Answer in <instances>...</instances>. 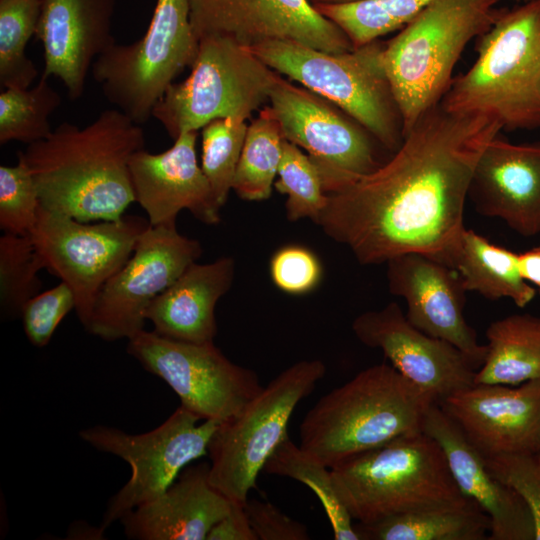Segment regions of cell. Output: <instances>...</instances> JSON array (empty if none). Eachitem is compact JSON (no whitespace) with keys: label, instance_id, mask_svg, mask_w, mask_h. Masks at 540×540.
I'll use <instances>...</instances> for the list:
<instances>
[{"label":"cell","instance_id":"obj_8","mask_svg":"<svg viewBox=\"0 0 540 540\" xmlns=\"http://www.w3.org/2000/svg\"><path fill=\"white\" fill-rule=\"evenodd\" d=\"M325 373L319 359L298 361L263 386L239 413L219 424L208 447L209 479L229 500L244 505L265 463L288 435L297 405Z\"/></svg>","mask_w":540,"mask_h":540},{"label":"cell","instance_id":"obj_4","mask_svg":"<svg viewBox=\"0 0 540 540\" xmlns=\"http://www.w3.org/2000/svg\"><path fill=\"white\" fill-rule=\"evenodd\" d=\"M479 38L476 61L453 78L440 105L505 130L540 128V0L501 9Z\"/></svg>","mask_w":540,"mask_h":540},{"label":"cell","instance_id":"obj_28","mask_svg":"<svg viewBox=\"0 0 540 540\" xmlns=\"http://www.w3.org/2000/svg\"><path fill=\"white\" fill-rule=\"evenodd\" d=\"M354 526L361 540H488L492 522L478 504L472 503Z\"/></svg>","mask_w":540,"mask_h":540},{"label":"cell","instance_id":"obj_41","mask_svg":"<svg viewBox=\"0 0 540 540\" xmlns=\"http://www.w3.org/2000/svg\"><path fill=\"white\" fill-rule=\"evenodd\" d=\"M257 540H308L307 527L283 513L269 501L247 499L244 503Z\"/></svg>","mask_w":540,"mask_h":540},{"label":"cell","instance_id":"obj_32","mask_svg":"<svg viewBox=\"0 0 540 540\" xmlns=\"http://www.w3.org/2000/svg\"><path fill=\"white\" fill-rule=\"evenodd\" d=\"M60 94L41 76L28 88H6L0 94V144H32L52 133L50 115L60 106Z\"/></svg>","mask_w":540,"mask_h":540},{"label":"cell","instance_id":"obj_17","mask_svg":"<svg viewBox=\"0 0 540 540\" xmlns=\"http://www.w3.org/2000/svg\"><path fill=\"white\" fill-rule=\"evenodd\" d=\"M352 330L362 344L380 349L399 373L437 404L475 384L476 369L467 356L413 326L396 302L358 315Z\"/></svg>","mask_w":540,"mask_h":540},{"label":"cell","instance_id":"obj_14","mask_svg":"<svg viewBox=\"0 0 540 540\" xmlns=\"http://www.w3.org/2000/svg\"><path fill=\"white\" fill-rule=\"evenodd\" d=\"M270 107L285 140L304 149L317 166L327 193L376 170L378 141L330 100L276 72ZM379 144V143H378Z\"/></svg>","mask_w":540,"mask_h":540},{"label":"cell","instance_id":"obj_38","mask_svg":"<svg viewBox=\"0 0 540 540\" xmlns=\"http://www.w3.org/2000/svg\"><path fill=\"white\" fill-rule=\"evenodd\" d=\"M75 302L73 290L64 281L29 299L19 316L29 342L46 346L64 317L75 309Z\"/></svg>","mask_w":540,"mask_h":540},{"label":"cell","instance_id":"obj_11","mask_svg":"<svg viewBox=\"0 0 540 540\" xmlns=\"http://www.w3.org/2000/svg\"><path fill=\"white\" fill-rule=\"evenodd\" d=\"M180 405L162 424L145 433L95 425L79 432L93 448L128 463L131 476L113 495L104 512L101 530L126 513L163 493L194 460L207 455L213 434L221 422L203 420Z\"/></svg>","mask_w":540,"mask_h":540},{"label":"cell","instance_id":"obj_21","mask_svg":"<svg viewBox=\"0 0 540 540\" xmlns=\"http://www.w3.org/2000/svg\"><path fill=\"white\" fill-rule=\"evenodd\" d=\"M116 0H41L35 37L43 47L45 78L56 77L72 101L85 91L96 58L115 43Z\"/></svg>","mask_w":540,"mask_h":540},{"label":"cell","instance_id":"obj_42","mask_svg":"<svg viewBox=\"0 0 540 540\" xmlns=\"http://www.w3.org/2000/svg\"><path fill=\"white\" fill-rule=\"evenodd\" d=\"M206 540H257L244 505L234 503L231 511L211 528Z\"/></svg>","mask_w":540,"mask_h":540},{"label":"cell","instance_id":"obj_5","mask_svg":"<svg viewBox=\"0 0 540 540\" xmlns=\"http://www.w3.org/2000/svg\"><path fill=\"white\" fill-rule=\"evenodd\" d=\"M331 473L352 519L364 525L475 503L456 485L441 446L423 431L350 457Z\"/></svg>","mask_w":540,"mask_h":540},{"label":"cell","instance_id":"obj_20","mask_svg":"<svg viewBox=\"0 0 540 540\" xmlns=\"http://www.w3.org/2000/svg\"><path fill=\"white\" fill-rule=\"evenodd\" d=\"M197 137L198 131L185 132L164 152L142 149L131 157L135 202L144 209L151 226L176 221L182 210L208 225L220 222V208L197 160Z\"/></svg>","mask_w":540,"mask_h":540},{"label":"cell","instance_id":"obj_18","mask_svg":"<svg viewBox=\"0 0 540 540\" xmlns=\"http://www.w3.org/2000/svg\"><path fill=\"white\" fill-rule=\"evenodd\" d=\"M386 264L389 291L405 300L408 321L453 344L479 369L487 346L478 343L476 331L465 319L467 290L458 271L415 252L393 257Z\"/></svg>","mask_w":540,"mask_h":540},{"label":"cell","instance_id":"obj_19","mask_svg":"<svg viewBox=\"0 0 540 540\" xmlns=\"http://www.w3.org/2000/svg\"><path fill=\"white\" fill-rule=\"evenodd\" d=\"M438 405L484 456L540 452V379L474 384Z\"/></svg>","mask_w":540,"mask_h":540},{"label":"cell","instance_id":"obj_12","mask_svg":"<svg viewBox=\"0 0 540 540\" xmlns=\"http://www.w3.org/2000/svg\"><path fill=\"white\" fill-rule=\"evenodd\" d=\"M149 226L148 220L135 215L81 222L40 205L29 237L45 269L73 290L75 311L85 329L100 290L128 261Z\"/></svg>","mask_w":540,"mask_h":540},{"label":"cell","instance_id":"obj_15","mask_svg":"<svg viewBox=\"0 0 540 540\" xmlns=\"http://www.w3.org/2000/svg\"><path fill=\"white\" fill-rule=\"evenodd\" d=\"M201 254L200 242L180 234L176 221L150 225L100 290L86 330L105 341L128 340L144 330L149 305Z\"/></svg>","mask_w":540,"mask_h":540},{"label":"cell","instance_id":"obj_1","mask_svg":"<svg viewBox=\"0 0 540 540\" xmlns=\"http://www.w3.org/2000/svg\"><path fill=\"white\" fill-rule=\"evenodd\" d=\"M501 130L491 118L433 107L387 162L327 193L316 223L363 265L415 252L449 266L475 166Z\"/></svg>","mask_w":540,"mask_h":540},{"label":"cell","instance_id":"obj_6","mask_svg":"<svg viewBox=\"0 0 540 540\" xmlns=\"http://www.w3.org/2000/svg\"><path fill=\"white\" fill-rule=\"evenodd\" d=\"M499 0H431L385 42L382 60L404 125V135L440 104L466 45L496 21Z\"/></svg>","mask_w":540,"mask_h":540},{"label":"cell","instance_id":"obj_30","mask_svg":"<svg viewBox=\"0 0 540 540\" xmlns=\"http://www.w3.org/2000/svg\"><path fill=\"white\" fill-rule=\"evenodd\" d=\"M263 472L289 477L309 487L320 500L336 540H361L352 517L341 501L331 473L317 458L287 435L271 454Z\"/></svg>","mask_w":540,"mask_h":540},{"label":"cell","instance_id":"obj_22","mask_svg":"<svg viewBox=\"0 0 540 540\" xmlns=\"http://www.w3.org/2000/svg\"><path fill=\"white\" fill-rule=\"evenodd\" d=\"M468 198L483 216L524 237L540 233V141L514 144L496 135L483 150Z\"/></svg>","mask_w":540,"mask_h":540},{"label":"cell","instance_id":"obj_43","mask_svg":"<svg viewBox=\"0 0 540 540\" xmlns=\"http://www.w3.org/2000/svg\"><path fill=\"white\" fill-rule=\"evenodd\" d=\"M518 266L523 279L534 284L540 295V245L518 253Z\"/></svg>","mask_w":540,"mask_h":540},{"label":"cell","instance_id":"obj_45","mask_svg":"<svg viewBox=\"0 0 540 540\" xmlns=\"http://www.w3.org/2000/svg\"><path fill=\"white\" fill-rule=\"evenodd\" d=\"M538 457H539V460H540V452L538 453Z\"/></svg>","mask_w":540,"mask_h":540},{"label":"cell","instance_id":"obj_35","mask_svg":"<svg viewBox=\"0 0 540 540\" xmlns=\"http://www.w3.org/2000/svg\"><path fill=\"white\" fill-rule=\"evenodd\" d=\"M247 128L246 120L238 117L218 118L202 128L200 165L220 209L232 190Z\"/></svg>","mask_w":540,"mask_h":540},{"label":"cell","instance_id":"obj_25","mask_svg":"<svg viewBox=\"0 0 540 540\" xmlns=\"http://www.w3.org/2000/svg\"><path fill=\"white\" fill-rule=\"evenodd\" d=\"M235 261L220 257L205 264L194 262L149 305L146 320L163 337L192 343L214 342L215 307L232 286Z\"/></svg>","mask_w":540,"mask_h":540},{"label":"cell","instance_id":"obj_37","mask_svg":"<svg viewBox=\"0 0 540 540\" xmlns=\"http://www.w3.org/2000/svg\"><path fill=\"white\" fill-rule=\"evenodd\" d=\"M40 207L38 190L25 162L0 166V228L7 234L29 236Z\"/></svg>","mask_w":540,"mask_h":540},{"label":"cell","instance_id":"obj_29","mask_svg":"<svg viewBox=\"0 0 540 540\" xmlns=\"http://www.w3.org/2000/svg\"><path fill=\"white\" fill-rule=\"evenodd\" d=\"M283 134L272 108L265 107L248 125L232 190L243 200L271 196L282 157Z\"/></svg>","mask_w":540,"mask_h":540},{"label":"cell","instance_id":"obj_31","mask_svg":"<svg viewBox=\"0 0 540 540\" xmlns=\"http://www.w3.org/2000/svg\"><path fill=\"white\" fill-rule=\"evenodd\" d=\"M431 0H360L338 5H313L335 23L354 48H359L410 23Z\"/></svg>","mask_w":540,"mask_h":540},{"label":"cell","instance_id":"obj_40","mask_svg":"<svg viewBox=\"0 0 540 540\" xmlns=\"http://www.w3.org/2000/svg\"><path fill=\"white\" fill-rule=\"evenodd\" d=\"M269 272L275 286L291 295L312 291L322 278L318 257L301 245L279 248L270 259Z\"/></svg>","mask_w":540,"mask_h":540},{"label":"cell","instance_id":"obj_9","mask_svg":"<svg viewBox=\"0 0 540 540\" xmlns=\"http://www.w3.org/2000/svg\"><path fill=\"white\" fill-rule=\"evenodd\" d=\"M198 49L188 0H157L145 34L130 44L113 43L91 73L107 101L143 125L176 77L193 66Z\"/></svg>","mask_w":540,"mask_h":540},{"label":"cell","instance_id":"obj_13","mask_svg":"<svg viewBox=\"0 0 540 540\" xmlns=\"http://www.w3.org/2000/svg\"><path fill=\"white\" fill-rule=\"evenodd\" d=\"M127 352L201 420L233 417L263 388L255 371L233 363L214 342L178 341L144 329L128 339Z\"/></svg>","mask_w":540,"mask_h":540},{"label":"cell","instance_id":"obj_23","mask_svg":"<svg viewBox=\"0 0 540 540\" xmlns=\"http://www.w3.org/2000/svg\"><path fill=\"white\" fill-rule=\"evenodd\" d=\"M422 431L441 446L461 493L490 517L488 540H535L532 514L521 497L488 469L483 454L437 404L426 412Z\"/></svg>","mask_w":540,"mask_h":540},{"label":"cell","instance_id":"obj_2","mask_svg":"<svg viewBox=\"0 0 540 540\" xmlns=\"http://www.w3.org/2000/svg\"><path fill=\"white\" fill-rule=\"evenodd\" d=\"M144 145L141 125L113 108L84 128L59 124L18 157L32 174L43 208L81 222L115 221L135 202L129 163Z\"/></svg>","mask_w":540,"mask_h":540},{"label":"cell","instance_id":"obj_34","mask_svg":"<svg viewBox=\"0 0 540 540\" xmlns=\"http://www.w3.org/2000/svg\"><path fill=\"white\" fill-rule=\"evenodd\" d=\"M44 262L29 236L5 233L0 238V308L4 318L20 316L22 307L39 293Z\"/></svg>","mask_w":540,"mask_h":540},{"label":"cell","instance_id":"obj_27","mask_svg":"<svg viewBox=\"0 0 540 540\" xmlns=\"http://www.w3.org/2000/svg\"><path fill=\"white\" fill-rule=\"evenodd\" d=\"M475 384L519 385L540 379V317L513 314L492 322Z\"/></svg>","mask_w":540,"mask_h":540},{"label":"cell","instance_id":"obj_7","mask_svg":"<svg viewBox=\"0 0 540 540\" xmlns=\"http://www.w3.org/2000/svg\"><path fill=\"white\" fill-rule=\"evenodd\" d=\"M384 45L376 40L332 53L270 40L250 49L274 71L336 104L394 153L403 142L404 125L382 60Z\"/></svg>","mask_w":540,"mask_h":540},{"label":"cell","instance_id":"obj_44","mask_svg":"<svg viewBox=\"0 0 540 540\" xmlns=\"http://www.w3.org/2000/svg\"><path fill=\"white\" fill-rule=\"evenodd\" d=\"M312 5H338V4H347L360 0H308Z\"/></svg>","mask_w":540,"mask_h":540},{"label":"cell","instance_id":"obj_3","mask_svg":"<svg viewBox=\"0 0 540 540\" xmlns=\"http://www.w3.org/2000/svg\"><path fill=\"white\" fill-rule=\"evenodd\" d=\"M433 403L392 365H373L312 406L299 426V446L331 469L357 454L422 431Z\"/></svg>","mask_w":540,"mask_h":540},{"label":"cell","instance_id":"obj_10","mask_svg":"<svg viewBox=\"0 0 540 540\" xmlns=\"http://www.w3.org/2000/svg\"><path fill=\"white\" fill-rule=\"evenodd\" d=\"M275 74L250 48L230 38H201L190 75L169 86L152 117L173 140L218 118L247 120L269 101Z\"/></svg>","mask_w":540,"mask_h":540},{"label":"cell","instance_id":"obj_39","mask_svg":"<svg viewBox=\"0 0 540 540\" xmlns=\"http://www.w3.org/2000/svg\"><path fill=\"white\" fill-rule=\"evenodd\" d=\"M484 456V455H483ZM490 472L513 489L528 506L540 540V460L538 454L509 453L484 456Z\"/></svg>","mask_w":540,"mask_h":540},{"label":"cell","instance_id":"obj_33","mask_svg":"<svg viewBox=\"0 0 540 540\" xmlns=\"http://www.w3.org/2000/svg\"><path fill=\"white\" fill-rule=\"evenodd\" d=\"M41 0H0V84L28 88L38 76L26 55V46L36 32Z\"/></svg>","mask_w":540,"mask_h":540},{"label":"cell","instance_id":"obj_24","mask_svg":"<svg viewBox=\"0 0 540 540\" xmlns=\"http://www.w3.org/2000/svg\"><path fill=\"white\" fill-rule=\"evenodd\" d=\"M210 465L182 470L159 496L126 513L119 521L133 540H206L211 528L225 517L234 502L209 479Z\"/></svg>","mask_w":540,"mask_h":540},{"label":"cell","instance_id":"obj_26","mask_svg":"<svg viewBox=\"0 0 540 540\" xmlns=\"http://www.w3.org/2000/svg\"><path fill=\"white\" fill-rule=\"evenodd\" d=\"M449 266L458 271L467 292H478L489 300L509 298L523 308L536 295L521 276L518 253L491 243L472 229H464Z\"/></svg>","mask_w":540,"mask_h":540},{"label":"cell","instance_id":"obj_36","mask_svg":"<svg viewBox=\"0 0 540 540\" xmlns=\"http://www.w3.org/2000/svg\"><path fill=\"white\" fill-rule=\"evenodd\" d=\"M277 176L274 187L287 196V219L310 218L316 223L327 202L320 172L301 148L285 139Z\"/></svg>","mask_w":540,"mask_h":540},{"label":"cell","instance_id":"obj_16","mask_svg":"<svg viewBox=\"0 0 540 540\" xmlns=\"http://www.w3.org/2000/svg\"><path fill=\"white\" fill-rule=\"evenodd\" d=\"M198 40L230 38L245 47L290 40L325 51L354 49L345 33L308 0H188Z\"/></svg>","mask_w":540,"mask_h":540}]
</instances>
